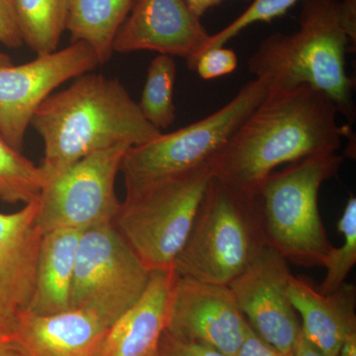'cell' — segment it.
I'll use <instances>...</instances> for the list:
<instances>
[{
  "label": "cell",
  "mask_w": 356,
  "mask_h": 356,
  "mask_svg": "<svg viewBox=\"0 0 356 356\" xmlns=\"http://www.w3.org/2000/svg\"><path fill=\"white\" fill-rule=\"evenodd\" d=\"M298 0H254L245 11L233 22L216 34L211 35L209 41L206 44L205 50L226 46V44L236 35L240 34L248 26L254 23L270 22L275 18L286 14Z\"/></svg>",
  "instance_id": "cell-24"
},
{
  "label": "cell",
  "mask_w": 356,
  "mask_h": 356,
  "mask_svg": "<svg viewBox=\"0 0 356 356\" xmlns=\"http://www.w3.org/2000/svg\"><path fill=\"white\" fill-rule=\"evenodd\" d=\"M212 177L207 163L126 194L112 224L149 271L173 269Z\"/></svg>",
  "instance_id": "cell-6"
},
{
  "label": "cell",
  "mask_w": 356,
  "mask_h": 356,
  "mask_svg": "<svg viewBox=\"0 0 356 356\" xmlns=\"http://www.w3.org/2000/svg\"><path fill=\"white\" fill-rule=\"evenodd\" d=\"M177 74V64L170 56H156L147 69L138 105L145 119L159 131L165 130L175 120L173 89Z\"/></svg>",
  "instance_id": "cell-22"
},
{
  "label": "cell",
  "mask_w": 356,
  "mask_h": 356,
  "mask_svg": "<svg viewBox=\"0 0 356 356\" xmlns=\"http://www.w3.org/2000/svg\"><path fill=\"white\" fill-rule=\"evenodd\" d=\"M0 356H24L13 341L0 344Z\"/></svg>",
  "instance_id": "cell-34"
},
{
  "label": "cell",
  "mask_w": 356,
  "mask_h": 356,
  "mask_svg": "<svg viewBox=\"0 0 356 356\" xmlns=\"http://www.w3.org/2000/svg\"><path fill=\"white\" fill-rule=\"evenodd\" d=\"M130 145H117L88 154L47 180L38 198L36 221L42 232H83L113 222L121 201L115 189L122 159Z\"/></svg>",
  "instance_id": "cell-9"
},
{
  "label": "cell",
  "mask_w": 356,
  "mask_h": 356,
  "mask_svg": "<svg viewBox=\"0 0 356 356\" xmlns=\"http://www.w3.org/2000/svg\"><path fill=\"white\" fill-rule=\"evenodd\" d=\"M337 229L343 236L341 247H332L324 262L327 269L325 280L318 287L321 294L337 291L353 270L356 264V198L350 195L343 215L337 222Z\"/></svg>",
  "instance_id": "cell-23"
},
{
  "label": "cell",
  "mask_w": 356,
  "mask_h": 356,
  "mask_svg": "<svg viewBox=\"0 0 356 356\" xmlns=\"http://www.w3.org/2000/svg\"><path fill=\"white\" fill-rule=\"evenodd\" d=\"M238 57L235 51L226 47H218L206 51L194 65L198 76L205 81L218 79L235 72Z\"/></svg>",
  "instance_id": "cell-25"
},
{
  "label": "cell",
  "mask_w": 356,
  "mask_h": 356,
  "mask_svg": "<svg viewBox=\"0 0 356 356\" xmlns=\"http://www.w3.org/2000/svg\"><path fill=\"white\" fill-rule=\"evenodd\" d=\"M339 356H356V332H351L346 337Z\"/></svg>",
  "instance_id": "cell-33"
},
{
  "label": "cell",
  "mask_w": 356,
  "mask_h": 356,
  "mask_svg": "<svg viewBox=\"0 0 356 356\" xmlns=\"http://www.w3.org/2000/svg\"><path fill=\"white\" fill-rule=\"evenodd\" d=\"M293 356H325L322 351L318 350L310 341H307L303 334H300L298 343L295 348Z\"/></svg>",
  "instance_id": "cell-32"
},
{
  "label": "cell",
  "mask_w": 356,
  "mask_h": 356,
  "mask_svg": "<svg viewBox=\"0 0 356 356\" xmlns=\"http://www.w3.org/2000/svg\"><path fill=\"white\" fill-rule=\"evenodd\" d=\"M343 163L337 153L308 156L266 178L259 191L267 245L296 266H323L332 245L318 210V192Z\"/></svg>",
  "instance_id": "cell-5"
},
{
  "label": "cell",
  "mask_w": 356,
  "mask_h": 356,
  "mask_svg": "<svg viewBox=\"0 0 356 356\" xmlns=\"http://www.w3.org/2000/svg\"><path fill=\"white\" fill-rule=\"evenodd\" d=\"M109 329L81 309L51 315L21 310L11 341L24 356H100Z\"/></svg>",
  "instance_id": "cell-14"
},
{
  "label": "cell",
  "mask_w": 356,
  "mask_h": 356,
  "mask_svg": "<svg viewBox=\"0 0 356 356\" xmlns=\"http://www.w3.org/2000/svg\"><path fill=\"white\" fill-rule=\"evenodd\" d=\"M83 232L55 229L43 234L31 301L24 310L51 315L70 309L77 248Z\"/></svg>",
  "instance_id": "cell-18"
},
{
  "label": "cell",
  "mask_w": 356,
  "mask_h": 356,
  "mask_svg": "<svg viewBox=\"0 0 356 356\" xmlns=\"http://www.w3.org/2000/svg\"><path fill=\"white\" fill-rule=\"evenodd\" d=\"M348 53L350 41L339 19V0H303L298 31L264 39L248 60V72L268 91L303 86L321 91L353 126L355 81L346 72Z\"/></svg>",
  "instance_id": "cell-3"
},
{
  "label": "cell",
  "mask_w": 356,
  "mask_h": 356,
  "mask_svg": "<svg viewBox=\"0 0 356 356\" xmlns=\"http://www.w3.org/2000/svg\"><path fill=\"white\" fill-rule=\"evenodd\" d=\"M47 180L43 168L22 156L0 134V200L32 202L39 198Z\"/></svg>",
  "instance_id": "cell-21"
},
{
  "label": "cell",
  "mask_w": 356,
  "mask_h": 356,
  "mask_svg": "<svg viewBox=\"0 0 356 356\" xmlns=\"http://www.w3.org/2000/svg\"><path fill=\"white\" fill-rule=\"evenodd\" d=\"M288 296L302 318L301 331L307 341L325 356H339L346 337L356 332L355 285L346 282L324 295L292 275Z\"/></svg>",
  "instance_id": "cell-16"
},
{
  "label": "cell",
  "mask_w": 356,
  "mask_h": 356,
  "mask_svg": "<svg viewBox=\"0 0 356 356\" xmlns=\"http://www.w3.org/2000/svg\"><path fill=\"white\" fill-rule=\"evenodd\" d=\"M339 111L324 93L303 86L268 91L264 102L211 161L213 177L257 194L276 168L318 154L337 153L350 125L337 123Z\"/></svg>",
  "instance_id": "cell-1"
},
{
  "label": "cell",
  "mask_w": 356,
  "mask_h": 356,
  "mask_svg": "<svg viewBox=\"0 0 356 356\" xmlns=\"http://www.w3.org/2000/svg\"><path fill=\"white\" fill-rule=\"evenodd\" d=\"M38 199L14 213H0V287L21 307L31 301L43 232L37 224Z\"/></svg>",
  "instance_id": "cell-17"
},
{
  "label": "cell",
  "mask_w": 356,
  "mask_h": 356,
  "mask_svg": "<svg viewBox=\"0 0 356 356\" xmlns=\"http://www.w3.org/2000/svg\"><path fill=\"white\" fill-rule=\"evenodd\" d=\"M267 92L262 81L252 79L231 102L209 116L175 132L161 134L146 144L131 147L120 166L126 194L210 163L264 102Z\"/></svg>",
  "instance_id": "cell-7"
},
{
  "label": "cell",
  "mask_w": 356,
  "mask_h": 356,
  "mask_svg": "<svg viewBox=\"0 0 356 356\" xmlns=\"http://www.w3.org/2000/svg\"><path fill=\"white\" fill-rule=\"evenodd\" d=\"M266 245L259 193L213 177L173 271L178 277L229 286Z\"/></svg>",
  "instance_id": "cell-4"
},
{
  "label": "cell",
  "mask_w": 356,
  "mask_h": 356,
  "mask_svg": "<svg viewBox=\"0 0 356 356\" xmlns=\"http://www.w3.org/2000/svg\"><path fill=\"white\" fill-rule=\"evenodd\" d=\"M13 64V60H11L9 56H7L6 54L2 53L0 51V67H7V65H11Z\"/></svg>",
  "instance_id": "cell-35"
},
{
  "label": "cell",
  "mask_w": 356,
  "mask_h": 356,
  "mask_svg": "<svg viewBox=\"0 0 356 356\" xmlns=\"http://www.w3.org/2000/svg\"><path fill=\"white\" fill-rule=\"evenodd\" d=\"M292 275L289 262L267 245L229 285L252 331L283 356H293L301 334L288 296Z\"/></svg>",
  "instance_id": "cell-11"
},
{
  "label": "cell",
  "mask_w": 356,
  "mask_h": 356,
  "mask_svg": "<svg viewBox=\"0 0 356 356\" xmlns=\"http://www.w3.org/2000/svg\"><path fill=\"white\" fill-rule=\"evenodd\" d=\"M175 280L173 269L152 271L139 301L110 327L100 356H156Z\"/></svg>",
  "instance_id": "cell-15"
},
{
  "label": "cell",
  "mask_w": 356,
  "mask_h": 356,
  "mask_svg": "<svg viewBox=\"0 0 356 356\" xmlns=\"http://www.w3.org/2000/svg\"><path fill=\"white\" fill-rule=\"evenodd\" d=\"M22 310L13 297L0 287V344L11 341L18 315Z\"/></svg>",
  "instance_id": "cell-28"
},
{
  "label": "cell",
  "mask_w": 356,
  "mask_h": 356,
  "mask_svg": "<svg viewBox=\"0 0 356 356\" xmlns=\"http://www.w3.org/2000/svg\"><path fill=\"white\" fill-rule=\"evenodd\" d=\"M23 42L37 56L58 50L72 0H13Z\"/></svg>",
  "instance_id": "cell-20"
},
{
  "label": "cell",
  "mask_w": 356,
  "mask_h": 356,
  "mask_svg": "<svg viewBox=\"0 0 356 356\" xmlns=\"http://www.w3.org/2000/svg\"><path fill=\"white\" fill-rule=\"evenodd\" d=\"M248 329L231 288L177 275L165 330L170 336L236 356Z\"/></svg>",
  "instance_id": "cell-12"
},
{
  "label": "cell",
  "mask_w": 356,
  "mask_h": 356,
  "mask_svg": "<svg viewBox=\"0 0 356 356\" xmlns=\"http://www.w3.org/2000/svg\"><path fill=\"white\" fill-rule=\"evenodd\" d=\"M156 356H227L203 344L179 341L165 332L159 341Z\"/></svg>",
  "instance_id": "cell-26"
},
{
  "label": "cell",
  "mask_w": 356,
  "mask_h": 356,
  "mask_svg": "<svg viewBox=\"0 0 356 356\" xmlns=\"http://www.w3.org/2000/svg\"><path fill=\"white\" fill-rule=\"evenodd\" d=\"M236 356H283L280 351L266 343L257 336L252 327L248 329L247 336L240 350Z\"/></svg>",
  "instance_id": "cell-29"
},
{
  "label": "cell",
  "mask_w": 356,
  "mask_h": 356,
  "mask_svg": "<svg viewBox=\"0 0 356 356\" xmlns=\"http://www.w3.org/2000/svg\"><path fill=\"white\" fill-rule=\"evenodd\" d=\"M31 126L44 140L40 166L48 178L88 154L120 144L140 146L163 134L145 119L118 79L97 74L76 77L49 96Z\"/></svg>",
  "instance_id": "cell-2"
},
{
  "label": "cell",
  "mask_w": 356,
  "mask_h": 356,
  "mask_svg": "<svg viewBox=\"0 0 356 356\" xmlns=\"http://www.w3.org/2000/svg\"><path fill=\"white\" fill-rule=\"evenodd\" d=\"M152 271L112 222L81 234L70 292V309L95 314L109 327L138 301Z\"/></svg>",
  "instance_id": "cell-8"
},
{
  "label": "cell",
  "mask_w": 356,
  "mask_h": 356,
  "mask_svg": "<svg viewBox=\"0 0 356 356\" xmlns=\"http://www.w3.org/2000/svg\"><path fill=\"white\" fill-rule=\"evenodd\" d=\"M210 36L185 0H135L115 37L113 51L184 58L193 70Z\"/></svg>",
  "instance_id": "cell-13"
},
{
  "label": "cell",
  "mask_w": 356,
  "mask_h": 356,
  "mask_svg": "<svg viewBox=\"0 0 356 356\" xmlns=\"http://www.w3.org/2000/svg\"><path fill=\"white\" fill-rule=\"evenodd\" d=\"M99 65L96 54L83 42L19 65L0 67V134L21 152L33 116L63 83Z\"/></svg>",
  "instance_id": "cell-10"
},
{
  "label": "cell",
  "mask_w": 356,
  "mask_h": 356,
  "mask_svg": "<svg viewBox=\"0 0 356 356\" xmlns=\"http://www.w3.org/2000/svg\"><path fill=\"white\" fill-rule=\"evenodd\" d=\"M339 19L343 31L355 48L356 0H339Z\"/></svg>",
  "instance_id": "cell-30"
},
{
  "label": "cell",
  "mask_w": 356,
  "mask_h": 356,
  "mask_svg": "<svg viewBox=\"0 0 356 356\" xmlns=\"http://www.w3.org/2000/svg\"><path fill=\"white\" fill-rule=\"evenodd\" d=\"M0 44L13 49L24 44L13 0H0Z\"/></svg>",
  "instance_id": "cell-27"
},
{
  "label": "cell",
  "mask_w": 356,
  "mask_h": 356,
  "mask_svg": "<svg viewBox=\"0 0 356 356\" xmlns=\"http://www.w3.org/2000/svg\"><path fill=\"white\" fill-rule=\"evenodd\" d=\"M135 0H72L65 30L72 43L83 42L95 51L99 65L114 54L115 37Z\"/></svg>",
  "instance_id": "cell-19"
},
{
  "label": "cell",
  "mask_w": 356,
  "mask_h": 356,
  "mask_svg": "<svg viewBox=\"0 0 356 356\" xmlns=\"http://www.w3.org/2000/svg\"><path fill=\"white\" fill-rule=\"evenodd\" d=\"M229 0H185L189 8L193 11L198 17L202 18L204 14L213 7L220 6L222 2ZM240 1H250V0H240Z\"/></svg>",
  "instance_id": "cell-31"
}]
</instances>
